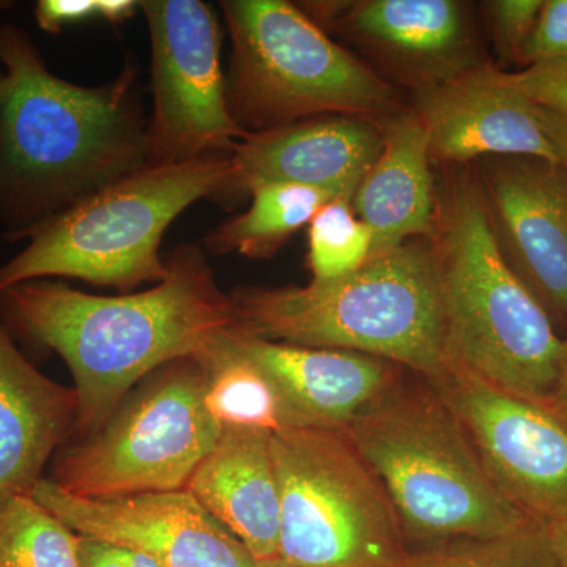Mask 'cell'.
Here are the masks:
<instances>
[{"label":"cell","instance_id":"obj_15","mask_svg":"<svg viewBox=\"0 0 567 567\" xmlns=\"http://www.w3.org/2000/svg\"><path fill=\"white\" fill-rule=\"evenodd\" d=\"M382 123L322 115L246 134L230 152L235 166L230 200L249 196L264 183H295L353 199L382 151Z\"/></svg>","mask_w":567,"mask_h":567},{"label":"cell","instance_id":"obj_20","mask_svg":"<svg viewBox=\"0 0 567 567\" xmlns=\"http://www.w3.org/2000/svg\"><path fill=\"white\" fill-rule=\"evenodd\" d=\"M382 125V151L352 199L354 213L372 234L371 257L431 237L436 215L431 148L423 123L409 111Z\"/></svg>","mask_w":567,"mask_h":567},{"label":"cell","instance_id":"obj_31","mask_svg":"<svg viewBox=\"0 0 567 567\" xmlns=\"http://www.w3.org/2000/svg\"><path fill=\"white\" fill-rule=\"evenodd\" d=\"M80 567H125L106 540L78 535Z\"/></svg>","mask_w":567,"mask_h":567},{"label":"cell","instance_id":"obj_2","mask_svg":"<svg viewBox=\"0 0 567 567\" xmlns=\"http://www.w3.org/2000/svg\"><path fill=\"white\" fill-rule=\"evenodd\" d=\"M6 74L0 111V226L9 241L102 192L148 162L140 69L95 87L48 69L24 29L0 25Z\"/></svg>","mask_w":567,"mask_h":567},{"label":"cell","instance_id":"obj_19","mask_svg":"<svg viewBox=\"0 0 567 567\" xmlns=\"http://www.w3.org/2000/svg\"><path fill=\"white\" fill-rule=\"evenodd\" d=\"M186 488L257 561L279 558L281 499L270 432L224 427Z\"/></svg>","mask_w":567,"mask_h":567},{"label":"cell","instance_id":"obj_21","mask_svg":"<svg viewBox=\"0 0 567 567\" xmlns=\"http://www.w3.org/2000/svg\"><path fill=\"white\" fill-rule=\"evenodd\" d=\"M249 196L248 210L207 235L208 252H237L249 259L274 257L295 233L308 226L322 205L342 197L295 183H264L252 188Z\"/></svg>","mask_w":567,"mask_h":567},{"label":"cell","instance_id":"obj_35","mask_svg":"<svg viewBox=\"0 0 567 567\" xmlns=\"http://www.w3.org/2000/svg\"><path fill=\"white\" fill-rule=\"evenodd\" d=\"M547 404L567 421V363Z\"/></svg>","mask_w":567,"mask_h":567},{"label":"cell","instance_id":"obj_5","mask_svg":"<svg viewBox=\"0 0 567 567\" xmlns=\"http://www.w3.org/2000/svg\"><path fill=\"white\" fill-rule=\"evenodd\" d=\"M409 547L506 535L528 524L499 494L434 383L404 372L349 427Z\"/></svg>","mask_w":567,"mask_h":567},{"label":"cell","instance_id":"obj_18","mask_svg":"<svg viewBox=\"0 0 567 567\" xmlns=\"http://www.w3.org/2000/svg\"><path fill=\"white\" fill-rule=\"evenodd\" d=\"M78 412L74 388L41 374L0 322V499L32 495L74 434Z\"/></svg>","mask_w":567,"mask_h":567},{"label":"cell","instance_id":"obj_16","mask_svg":"<svg viewBox=\"0 0 567 567\" xmlns=\"http://www.w3.org/2000/svg\"><path fill=\"white\" fill-rule=\"evenodd\" d=\"M227 341L271 380L289 429L346 431L405 371L369 354L265 341L235 328Z\"/></svg>","mask_w":567,"mask_h":567},{"label":"cell","instance_id":"obj_22","mask_svg":"<svg viewBox=\"0 0 567 567\" xmlns=\"http://www.w3.org/2000/svg\"><path fill=\"white\" fill-rule=\"evenodd\" d=\"M227 331L199 360L208 375L205 390L208 413L223 429H260L270 434L286 431L289 420L281 395L252 361L229 344Z\"/></svg>","mask_w":567,"mask_h":567},{"label":"cell","instance_id":"obj_9","mask_svg":"<svg viewBox=\"0 0 567 567\" xmlns=\"http://www.w3.org/2000/svg\"><path fill=\"white\" fill-rule=\"evenodd\" d=\"M207 380L196 358L153 372L99 431L58 451L50 480L96 499L183 491L223 432L205 406Z\"/></svg>","mask_w":567,"mask_h":567},{"label":"cell","instance_id":"obj_6","mask_svg":"<svg viewBox=\"0 0 567 567\" xmlns=\"http://www.w3.org/2000/svg\"><path fill=\"white\" fill-rule=\"evenodd\" d=\"M230 153L147 164L54 216L0 265V292L35 279L66 278L130 292L167 276L164 234L197 200L229 203Z\"/></svg>","mask_w":567,"mask_h":567},{"label":"cell","instance_id":"obj_24","mask_svg":"<svg viewBox=\"0 0 567 567\" xmlns=\"http://www.w3.org/2000/svg\"><path fill=\"white\" fill-rule=\"evenodd\" d=\"M401 567H559L547 529L535 522L494 537L410 548Z\"/></svg>","mask_w":567,"mask_h":567},{"label":"cell","instance_id":"obj_7","mask_svg":"<svg viewBox=\"0 0 567 567\" xmlns=\"http://www.w3.org/2000/svg\"><path fill=\"white\" fill-rule=\"evenodd\" d=\"M233 52L230 115L246 134L322 117L383 121L399 114L393 87L286 0L219 2Z\"/></svg>","mask_w":567,"mask_h":567},{"label":"cell","instance_id":"obj_3","mask_svg":"<svg viewBox=\"0 0 567 567\" xmlns=\"http://www.w3.org/2000/svg\"><path fill=\"white\" fill-rule=\"evenodd\" d=\"M429 241L446 369L548 402L567 363L566 339L506 262L477 175L446 183Z\"/></svg>","mask_w":567,"mask_h":567},{"label":"cell","instance_id":"obj_36","mask_svg":"<svg viewBox=\"0 0 567 567\" xmlns=\"http://www.w3.org/2000/svg\"><path fill=\"white\" fill-rule=\"evenodd\" d=\"M256 567H295L281 558L267 559V561H257Z\"/></svg>","mask_w":567,"mask_h":567},{"label":"cell","instance_id":"obj_29","mask_svg":"<svg viewBox=\"0 0 567 567\" xmlns=\"http://www.w3.org/2000/svg\"><path fill=\"white\" fill-rule=\"evenodd\" d=\"M33 14L41 31L61 33L70 25L99 18V9L96 0H40Z\"/></svg>","mask_w":567,"mask_h":567},{"label":"cell","instance_id":"obj_23","mask_svg":"<svg viewBox=\"0 0 567 567\" xmlns=\"http://www.w3.org/2000/svg\"><path fill=\"white\" fill-rule=\"evenodd\" d=\"M0 567H80L78 535L32 495L0 499Z\"/></svg>","mask_w":567,"mask_h":567},{"label":"cell","instance_id":"obj_1","mask_svg":"<svg viewBox=\"0 0 567 567\" xmlns=\"http://www.w3.org/2000/svg\"><path fill=\"white\" fill-rule=\"evenodd\" d=\"M166 264V278L144 292L104 297L54 279L0 292L7 330L69 365L80 401L78 440L99 431L153 372L186 358L203 360L235 327L230 295L219 289L200 246H178Z\"/></svg>","mask_w":567,"mask_h":567},{"label":"cell","instance_id":"obj_13","mask_svg":"<svg viewBox=\"0 0 567 567\" xmlns=\"http://www.w3.org/2000/svg\"><path fill=\"white\" fill-rule=\"evenodd\" d=\"M477 181L506 262L567 327V174L539 158L492 156Z\"/></svg>","mask_w":567,"mask_h":567},{"label":"cell","instance_id":"obj_4","mask_svg":"<svg viewBox=\"0 0 567 567\" xmlns=\"http://www.w3.org/2000/svg\"><path fill=\"white\" fill-rule=\"evenodd\" d=\"M235 330L284 344L380 358L435 383L445 374L434 252L415 238L352 275L306 286L240 287Z\"/></svg>","mask_w":567,"mask_h":567},{"label":"cell","instance_id":"obj_12","mask_svg":"<svg viewBox=\"0 0 567 567\" xmlns=\"http://www.w3.org/2000/svg\"><path fill=\"white\" fill-rule=\"evenodd\" d=\"M32 498L76 535L144 551L166 567L257 566L188 488L96 499L69 494L43 477Z\"/></svg>","mask_w":567,"mask_h":567},{"label":"cell","instance_id":"obj_37","mask_svg":"<svg viewBox=\"0 0 567 567\" xmlns=\"http://www.w3.org/2000/svg\"><path fill=\"white\" fill-rule=\"evenodd\" d=\"M3 91H6V74L0 73V111H2Z\"/></svg>","mask_w":567,"mask_h":567},{"label":"cell","instance_id":"obj_32","mask_svg":"<svg viewBox=\"0 0 567 567\" xmlns=\"http://www.w3.org/2000/svg\"><path fill=\"white\" fill-rule=\"evenodd\" d=\"M100 20L111 22V24H121L133 18L140 10V2L134 0H96Z\"/></svg>","mask_w":567,"mask_h":567},{"label":"cell","instance_id":"obj_8","mask_svg":"<svg viewBox=\"0 0 567 567\" xmlns=\"http://www.w3.org/2000/svg\"><path fill=\"white\" fill-rule=\"evenodd\" d=\"M279 558L295 567H401L409 555L390 496L346 431L271 434Z\"/></svg>","mask_w":567,"mask_h":567},{"label":"cell","instance_id":"obj_10","mask_svg":"<svg viewBox=\"0 0 567 567\" xmlns=\"http://www.w3.org/2000/svg\"><path fill=\"white\" fill-rule=\"evenodd\" d=\"M152 51L148 162L230 153L246 133L230 115L221 29L203 0H142Z\"/></svg>","mask_w":567,"mask_h":567},{"label":"cell","instance_id":"obj_38","mask_svg":"<svg viewBox=\"0 0 567 567\" xmlns=\"http://www.w3.org/2000/svg\"><path fill=\"white\" fill-rule=\"evenodd\" d=\"M11 7H13V3L7 2V0H0V17H2L7 10H10Z\"/></svg>","mask_w":567,"mask_h":567},{"label":"cell","instance_id":"obj_27","mask_svg":"<svg viewBox=\"0 0 567 567\" xmlns=\"http://www.w3.org/2000/svg\"><path fill=\"white\" fill-rule=\"evenodd\" d=\"M543 3L540 0H496L488 3L496 43L503 54L520 59Z\"/></svg>","mask_w":567,"mask_h":567},{"label":"cell","instance_id":"obj_34","mask_svg":"<svg viewBox=\"0 0 567 567\" xmlns=\"http://www.w3.org/2000/svg\"><path fill=\"white\" fill-rule=\"evenodd\" d=\"M551 551L559 567H567V522L558 527L547 529Z\"/></svg>","mask_w":567,"mask_h":567},{"label":"cell","instance_id":"obj_25","mask_svg":"<svg viewBox=\"0 0 567 567\" xmlns=\"http://www.w3.org/2000/svg\"><path fill=\"white\" fill-rule=\"evenodd\" d=\"M371 254V230L358 218L349 197L328 200L308 224V267L315 281L352 275Z\"/></svg>","mask_w":567,"mask_h":567},{"label":"cell","instance_id":"obj_26","mask_svg":"<svg viewBox=\"0 0 567 567\" xmlns=\"http://www.w3.org/2000/svg\"><path fill=\"white\" fill-rule=\"evenodd\" d=\"M498 74L536 106L567 111V58L535 63L517 73L498 70Z\"/></svg>","mask_w":567,"mask_h":567},{"label":"cell","instance_id":"obj_30","mask_svg":"<svg viewBox=\"0 0 567 567\" xmlns=\"http://www.w3.org/2000/svg\"><path fill=\"white\" fill-rule=\"evenodd\" d=\"M536 115L546 133L558 166L567 174V111L536 106Z\"/></svg>","mask_w":567,"mask_h":567},{"label":"cell","instance_id":"obj_11","mask_svg":"<svg viewBox=\"0 0 567 567\" xmlns=\"http://www.w3.org/2000/svg\"><path fill=\"white\" fill-rule=\"evenodd\" d=\"M432 383V382H431ZM499 494L546 529L567 522V421L547 402L446 369L434 383Z\"/></svg>","mask_w":567,"mask_h":567},{"label":"cell","instance_id":"obj_28","mask_svg":"<svg viewBox=\"0 0 567 567\" xmlns=\"http://www.w3.org/2000/svg\"><path fill=\"white\" fill-rule=\"evenodd\" d=\"M567 58V0L543 3L535 29L522 51L529 65Z\"/></svg>","mask_w":567,"mask_h":567},{"label":"cell","instance_id":"obj_33","mask_svg":"<svg viewBox=\"0 0 567 567\" xmlns=\"http://www.w3.org/2000/svg\"><path fill=\"white\" fill-rule=\"evenodd\" d=\"M112 547H114L115 555H117V558L121 559L125 567H166L158 559L144 554V551L115 546V544H112Z\"/></svg>","mask_w":567,"mask_h":567},{"label":"cell","instance_id":"obj_17","mask_svg":"<svg viewBox=\"0 0 567 567\" xmlns=\"http://www.w3.org/2000/svg\"><path fill=\"white\" fill-rule=\"evenodd\" d=\"M301 10L320 24L364 43L421 89L476 69L462 3L454 0L309 2Z\"/></svg>","mask_w":567,"mask_h":567},{"label":"cell","instance_id":"obj_39","mask_svg":"<svg viewBox=\"0 0 567 567\" xmlns=\"http://www.w3.org/2000/svg\"><path fill=\"white\" fill-rule=\"evenodd\" d=\"M565 339H566V347H567V338H565Z\"/></svg>","mask_w":567,"mask_h":567},{"label":"cell","instance_id":"obj_14","mask_svg":"<svg viewBox=\"0 0 567 567\" xmlns=\"http://www.w3.org/2000/svg\"><path fill=\"white\" fill-rule=\"evenodd\" d=\"M412 112L440 162L529 156L558 164L535 104L505 84L498 70L480 65L416 89Z\"/></svg>","mask_w":567,"mask_h":567}]
</instances>
